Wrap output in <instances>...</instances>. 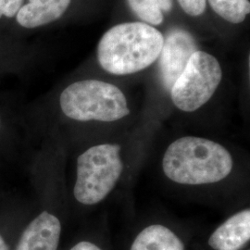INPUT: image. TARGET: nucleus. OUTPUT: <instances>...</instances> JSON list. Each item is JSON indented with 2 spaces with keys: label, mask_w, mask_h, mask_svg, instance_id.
I'll list each match as a JSON object with an SVG mask.
<instances>
[{
  "label": "nucleus",
  "mask_w": 250,
  "mask_h": 250,
  "mask_svg": "<svg viewBox=\"0 0 250 250\" xmlns=\"http://www.w3.org/2000/svg\"><path fill=\"white\" fill-rule=\"evenodd\" d=\"M161 166L165 176L175 184L206 186L227 178L233 169V158L222 144L188 135L168 146Z\"/></svg>",
  "instance_id": "obj_1"
},
{
  "label": "nucleus",
  "mask_w": 250,
  "mask_h": 250,
  "mask_svg": "<svg viewBox=\"0 0 250 250\" xmlns=\"http://www.w3.org/2000/svg\"><path fill=\"white\" fill-rule=\"evenodd\" d=\"M163 42L161 32L149 24L122 23L102 36L98 46L99 62L111 74H133L159 59Z\"/></svg>",
  "instance_id": "obj_2"
},
{
  "label": "nucleus",
  "mask_w": 250,
  "mask_h": 250,
  "mask_svg": "<svg viewBox=\"0 0 250 250\" xmlns=\"http://www.w3.org/2000/svg\"><path fill=\"white\" fill-rule=\"evenodd\" d=\"M63 114L77 122L113 123L130 114L124 92L99 80L75 82L60 97Z\"/></svg>",
  "instance_id": "obj_3"
},
{
  "label": "nucleus",
  "mask_w": 250,
  "mask_h": 250,
  "mask_svg": "<svg viewBox=\"0 0 250 250\" xmlns=\"http://www.w3.org/2000/svg\"><path fill=\"white\" fill-rule=\"evenodd\" d=\"M121 152L119 144H98L78 157L73 196L79 203L97 205L114 190L125 169Z\"/></svg>",
  "instance_id": "obj_4"
},
{
  "label": "nucleus",
  "mask_w": 250,
  "mask_h": 250,
  "mask_svg": "<svg viewBox=\"0 0 250 250\" xmlns=\"http://www.w3.org/2000/svg\"><path fill=\"white\" fill-rule=\"evenodd\" d=\"M223 79L217 59L196 51L170 89L174 106L184 112H194L212 98Z\"/></svg>",
  "instance_id": "obj_5"
},
{
  "label": "nucleus",
  "mask_w": 250,
  "mask_h": 250,
  "mask_svg": "<svg viewBox=\"0 0 250 250\" xmlns=\"http://www.w3.org/2000/svg\"><path fill=\"white\" fill-rule=\"evenodd\" d=\"M196 51L195 40L187 31L173 30L164 39L159 59L161 82L166 89L171 88Z\"/></svg>",
  "instance_id": "obj_6"
},
{
  "label": "nucleus",
  "mask_w": 250,
  "mask_h": 250,
  "mask_svg": "<svg viewBox=\"0 0 250 250\" xmlns=\"http://www.w3.org/2000/svg\"><path fill=\"white\" fill-rule=\"evenodd\" d=\"M62 234L61 221L43 211L27 225L16 250H58Z\"/></svg>",
  "instance_id": "obj_7"
},
{
  "label": "nucleus",
  "mask_w": 250,
  "mask_h": 250,
  "mask_svg": "<svg viewBox=\"0 0 250 250\" xmlns=\"http://www.w3.org/2000/svg\"><path fill=\"white\" fill-rule=\"evenodd\" d=\"M250 240V209L244 208L230 216L208 238L214 250H241Z\"/></svg>",
  "instance_id": "obj_8"
},
{
  "label": "nucleus",
  "mask_w": 250,
  "mask_h": 250,
  "mask_svg": "<svg viewBox=\"0 0 250 250\" xmlns=\"http://www.w3.org/2000/svg\"><path fill=\"white\" fill-rule=\"evenodd\" d=\"M72 0H28L16 15L21 27L33 29L48 24L61 18Z\"/></svg>",
  "instance_id": "obj_9"
},
{
  "label": "nucleus",
  "mask_w": 250,
  "mask_h": 250,
  "mask_svg": "<svg viewBox=\"0 0 250 250\" xmlns=\"http://www.w3.org/2000/svg\"><path fill=\"white\" fill-rule=\"evenodd\" d=\"M130 250H185V245L167 226L151 224L137 234Z\"/></svg>",
  "instance_id": "obj_10"
},
{
  "label": "nucleus",
  "mask_w": 250,
  "mask_h": 250,
  "mask_svg": "<svg viewBox=\"0 0 250 250\" xmlns=\"http://www.w3.org/2000/svg\"><path fill=\"white\" fill-rule=\"evenodd\" d=\"M130 8L146 24L159 25L164 13L172 9V0H127Z\"/></svg>",
  "instance_id": "obj_11"
},
{
  "label": "nucleus",
  "mask_w": 250,
  "mask_h": 250,
  "mask_svg": "<svg viewBox=\"0 0 250 250\" xmlns=\"http://www.w3.org/2000/svg\"><path fill=\"white\" fill-rule=\"evenodd\" d=\"M215 12L232 23H241L250 14L249 0H208Z\"/></svg>",
  "instance_id": "obj_12"
},
{
  "label": "nucleus",
  "mask_w": 250,
  "mask_h": 250,
  "mask_svg": "<svg viewBox=\"0 0 250 250\" xmlns=\"http://www.w3.org/2000/svg\"><path fill=\"white\" fill-rule=\"evenodd\" d=\"M23 3L24 0H0V19L15 17Z\"/></svg>",
  "instance_id": "obj_13"
},
{
  "label": "nucleus",
  "mask_w": 250,
  "mask_h": 250,
  "mask_svg": "<svg viewBox=\"0 0 250 250\" xmlns=\"http://www.w3.org/2000/svg\"><path fill=\"white\" fill-rule=\"evenodd\" d=\"M184 11L190 16H199L204 13L206 0H178Z\"/></svg>",
  "instance_id": "obj_14"
},
{
  "label": "nucleus",
  "mask_w": 250,
  "mask_h": 250,
  "mask_svg": "<svg viewBox=\"0 0 250 250\" xmlns=\"http://www.w3.org/2000/svg\"><path fill=\"white\" fill-rule=\"evenodd\" d=\"M70 250H102L99 246L89 241H81Z\"/></svg>",
  "instance_id": "obj_15"
},
{
  "label": "nucleus",
  "mask_w": 250,
  "mask_h": 250,
  "mask_svg": "<svg viewBox=\"0 0 250 250\" xmlns=\"http://www.w3.org/2000/svg\"><path fill=\"white\" fill-rule=\"evenodd\" d=\"M0 250H9L7 243L4 240L1 234H0Z\"/></svg>",
  "instance_id": "obj_16"
},
{
  "label": "nucleus",
  "mask_w": 250,
  "mask_h": 250,
  "mask_svg": "<svg viewBox=\"0 0 250 250\" xmlns=\"http://www.w3.org/2000/svg\"><path fill=\"white\" fill-rule=\"evenodd\" d=\"M0 125H1V123H0Z\"/></svg>",
  "instance_id": "obj_17"
}]
</instances>
